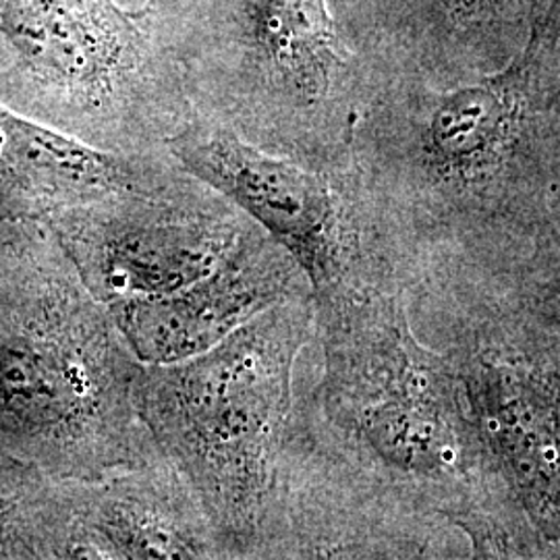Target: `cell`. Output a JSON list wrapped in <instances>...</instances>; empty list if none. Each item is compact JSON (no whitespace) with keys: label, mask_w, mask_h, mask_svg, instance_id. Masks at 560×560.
<instances>
[{"label":"cell","mask_w":560,"mask_h":560,"mask_svg":"<svg viewBox=\"0 0 560 560\" xmlns=\"http://www.w3.org/2000/svg\"><path fill=\"white\" fill-rule=\"evenodd\" d=\"M481 506L459 378L413 330L407 295L314 300L260 560L471 559Z\"/></svg>","instance_id":"cell-1"},{"label":"cell","mask_w":560,"mask_h":560,"mask_svg":"<svg viewBox=\"0 0 560 560\" xmlns=\"http://www.w3.org/2000/svg\"><path fill=\"white\" fill-rule=\"evenodd\" d=\"M349 152L386 289L502 275L560 187V0H534L520 50L492 71L386 55Z\"/></svg>","instance_id":"cell-2"},{"label":"cell","mask_w":560,"mask_h":560,"mask_svg":"<svg viewBox=\"0 0 560 560\" xmlns=\"http://www.w3.org/2000/svg\"><path fill=\"white\" fill-rule=\"evenodd\" d=\"M0 277V439L55 480L162 457L136 405L141 363L55 233L32 231Z\"/></svg>","instance_id":"cell-3"},{"label":"cell","mask_w":560,"mask_h":560,"mask_svg":"<svg viewBox=\"0 0 560 560\" xmlns=\"http://www.w3.org/2000/svg\"><path fill=\"white\" fill-rule=\"evenodd\" d=\"M411 326L451 361L478 442L471 559H560V335L488 279L407 293Z\"/></svg>","instance_id":"cell-4"},{"label":"cell","mask_w":560,"mask_h":560,"mask_svg":"<svg viewBox=\"0 0 560 560\" xmlns=\"http://www.w3.org/2000/svg\"><path fill=\"white\" fill-rule=\"evenodd\" d=\"M314 337V298L266 310L196 358L145 365L136 405L191 486L224 559H260L293 374Z\"/></svg>","instance_id":"cell-5"},{"label":"cell","mask_w":560,"mask_h":560,"mask_svg":"<svg viewBox=\"0 0 560 560\" xmlns=\"http://www.w3.org/2000/svg\"><path fill=\"white\" fill-rule=\"evenodd\" d=\"M117 21L96 0H0V83L15 110L96 148L164 145L185 122L140 85Z\"/></svg>","instance_id":"cell-6"},{"label":"cell","mask_w":560,"mask_h":560,"mask_svg":"<svg viewBox=\"0 0 560 560\" xmlns=\"http://www.w3.org/2000/svg\"><path fill=\"white\" fill-rule=\"evenodd\" d=\"M164 148L300 261L314 300L382 289L351 152L335 162L298 161L264 150L214 117H189Z\"/></svg>","instance_id":"cell-7"},{"label":"cell","mask_w":560,"mask_h":560,"mask_svg":"<svg viewBox=\"0 0 560 560\" xmlns=\"http://www.w3.org/2000/svg\"><path fill=\"white\" fill-rule=\"evenodd\" d=\"M44 222L88 291L108 307L201 279L252 219L191 179L166 194H122L71 206Z\"/></svg>","instance_id":"cell-8"},{"label":"cell","mask_w":560,"mask_h":560,"mask_svg":"<svg viewBox=\"0 0 560 560\" xmlns=\"http://www.w3.org/2000/svg\"><path fill=\"white\" fill-rule=\"evenodd\" d=\"M312 298L300 261L252 221L201 279L159 298L108 305V312L138 361L161 365L200 355L270 307Z\"/></svg>","instance_id":"cell-9"},{"label":"cell","mask_w":560,"mask_h":560,"mask_svg":"<svg viewBox=\"0 0 560 560\" xmlns=\"http://www.w3.org/2000/svg\"><path fill=\"white\" fill-rule=\"evenodd\" d=\"M62 559H224L196 492L164 455L101 480L62 481Z\"/></svg>","instance_id":"cell-10"},{"label":"cell","mask_w":560,"mask_h":560,"mask_svg":"<svg viewBox=\"0 0 560 560\" xmlns=\"http://www.w3.org/2000/svg\"><path fill=\"white\" fill-rule=\"evenodd\" d=\"M194 179L177 162L96 148L0 101V219H48L122 194H166Z\"/></svg>","instance_id":"cell-11"},{"label":"cell","mask_w":560,"mask_h":560,"mask_svg":"<svg viewBox=\"0 0 560 560\" xmlns=\"http://www.w3.org/2000/svg\"><path fill=\"white\" fill-rule=\"evenodd\" d=\"M534 0H420L402 44L432 59L492 71L521 48Z\"/></svg>","instance_id":"cell-12"},{"label":"cell","mask_w":560,"mask_h":560,"mask_svg":"<svg viewBox=\"0 0 560 560\" xmlns=\"http://www.w3.org/2000/svg\"><path fill=\"white\" fill-rule=\"evenodd\" d=\"M488 280L560 335V187L550 219L525 254L502 275Z\"/></svg>","instance_id":"cell-13"}]
</instances>
